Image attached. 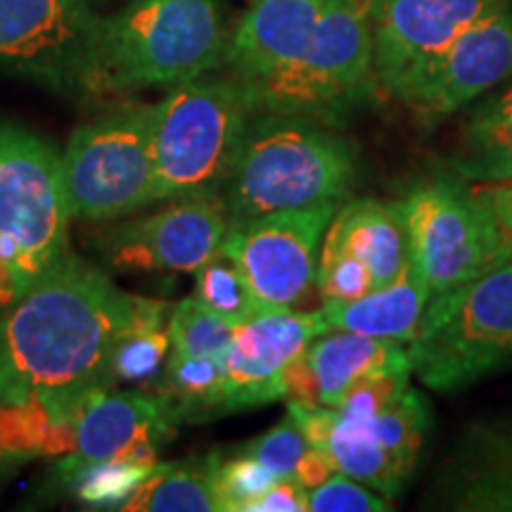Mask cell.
I'll list each match as a JSON object with an SVG mask.
<instances>
[{
  "label": "cell",
  "mask_w": 512,
  "mask_h": 512,
  "mask_svg": "<svg viewBox=\"0 0 512 512\" xmlns=\"http://www.w3.org/2000/svg\"><path fill=\"white\" fill-rule=\"evenodd\" d=\"M195 297L233 325H242L268 311L256 299L245 273L221 252L195 271Z\"/></svg>",
  "instance_id": "27"
},
{
  "label": "cell",
  "mask_w": 512,
  "mask_h": 512,
  "mask_svg": "<svg viewBox=\"0 0 512 512\" xmlns=\"http://www.w3.org/2000/svg\"><path fill=\"white\" fill-rule=\"evenodd\" d=\"M408 351L420 382L444 394L512 368V261L434 294Z\"/></svg>",
  "instance_id": "5"
},
{
  "label": "cell",
  "mask_w": 512,
  "mask_h": 512,
  "mask_svg": "<svg viewBox=\"0 0 512 512\" xmlns=\"http://www.w3.org/2000/svg\"><path fill=\"white\" fill-rule=\"evenodd\" d=\"M287 408H290L287 413L302 427L309 446L328 453L337 472L380 491L389 501L401 494L406 477L387 456V451L368 437L361 422L328 406L304 408L287 403Z\"/></svg>",
  "instance_id": "20"
},
{
  "label": "cell",
  "mask_w": 512,
  "mask_h": 512,
  "mask_svg": "<svg viewBox=\"0 0 512 512\" xmlns=\"http://www.w3.org/2000/svg\"><path fill=\"white\" fill-rule=\"evenodd\" d=\"M377 86L399 95L456 38L508 0H366Z\"/></svg>",
  "instance_id": "12"
},
{
  "label": "cell",
  "mask_w": 512,
  "mask_h": 512,
  "mask_svg": "<svg viewBox=\"0 0 512 512\" xmlns=\"http://www.w3.org/2000/svg\"><path fill=\"white\" fill-rule=\"evenodd\" d=\"M169 304L119 290L100 268L67 252L0 318V403L41 401L72 418L133 332L162 328Z\"/></svg>",
  "instance_id": "1"
},
{
  "label": "cell",
  "mask_w": 512,
  "mask_h": 512,
  "mask_svg": "<svg viewBox=\"0 0 512 512\" xmlns=\"http://www.w3.org/2000/svg\"><path fill=\"white\" fill-rule=\"evenodd\" d=\"M358 422L368 432V437L387 451V456L394 460L401 475L406 479L411 477L427 427H430V408H427L422 394L408 384L382 411Z\"/></svg>",
  "instance_id": "25"
},
{
  "label": "cell",
  "mask_w": 512,
  "mask_h": 512,
  "mask_svg": "<svg viewBox=\"0 0 512 512\" xmlns=\"http://www.w3.org/2000/svg\"><path fill=\"white\" fill-rule=\"evenodd\" d=\"M328 235L358 256L375 287L392 283L408 261V235L394 202L356 200L332 216Z\"/></svg>",
  "instance_id": "23"
},
{
  "label": "cell",
  "mask_w": 512,
  "mask_h": 512,
  "mask_svg": "<svg viewBox=\"0 0 512 512\" xmlns=\"http://www.w3.org/2000/svg\"><path fill=\"white\" fill-rule=\"evenodd\" d=\"M434 489V508L512 512V420L472 425Z\"/></svg>",
  "instance_id": "17"
},
{
  "label": "cell",
  "mask_w": 512,
  "mask_h": 512,
  "mask_svg": "<svg viewBox=\"0 0 512 512\" xmlns=\"http://www.w3.org/2000/svg\"><path fill=\"white\" fill-rule=\"evenodd\" d=\"M332 0H256L228 38L226 62L240 83L259 81L302 53Z\"/></svg>",
  "instance_id": "18"
},
{
  "label": "cell",
  "mask_w": 512,
  "mask_h": 512,
  "mask_svg": "<svg viewBox=\"0 0 512 512\" xmlns=\"http://www.w3.org/2000/svg\"><path fill=\"white\" fill-rule=\"evenodd\" d=\"M335 211L337 202H320L233 223L221 254L245 273L268 311L292 309L316 280L320 245Z\"/></svg>",
  "instance_id": "11"
},
{
  "label": "cell",
  "mask_w": 512,
  "mask_h": 512,
  "mask_svg": "<svg viewBox=\"0 0 512 512\" xmlns=\"http://www.w3.org/2000/svg\"><path fill=\"white\" fill-rule=\"evenodd\" d=\"M330 325L323 311H266L238 325L216 394L214 411L230 413L285 399V370ZM211 411V413H214Z\"/></svg>",
  "instance_id": "15"
},
{
  "label": "cell",
  "mask_w": 512,
  "mask_h": 512,
  "mask_svg": "<svg viewBox=\"0 0 512 512\" xmlns=\"http://www.w3.org/2000/svg\"><path fill=\"white\" fill-rule=\"evenodd\" d=\"M306 491L297 479H280L247 505L245 512H304Z\"/></svg>",
  "instance_id": "38"
},
{
  "label": "cell",
  "mask_w": 512,
  "mask_h": 512,
  "mask_svg": "<svg viewBox=\"0 0 512 512\" xmlns=\"http://www.w3.org/2000/svg\"><path fill=\"white\" fill-rule=\"evenodd\" d=\"M69 219L60 152L0 121V313L69 252Z\"/></svg>",
  "instance_id": "4"
},
{
  "label": "cell",
  "mask_w": 512,
  "mask_h": 512,
  "mask_svg": "<svg viewBox=\"0 0 512 512\" xmlns=\"http://www.w3.org/2000/svg\"><path fill=\"white\" fill-rule=\"evenodd\" d=\"M228 230L219 195L185 197L159 214L107 230L100 249L121 271L195 273L221 252Z\"/></svg>",
  "instance_id": "13"
},
{
  "label": "cell",
  "mask_w": 512,
  "mask_h": 512,
  "mask_svg": "<svg viewBox=\"0 0 512 512\" xmlns=\"http://www.w3.org/2000/svg\"><path fill=\"white\" fill-rule=\"evenodd\" d=\"M76 448V430L72 418H55L46 434L43 453L46 456H69Z\"/></svg>",
  "instance_id": "40"
},
{
  "label": "cell",
  "mask_w": 512,
  "mask_h": 512,
  "mask_svg": "<svg viewBox=\"0 0 512 512\" xmlns=\"http://www.w3.org/2000/svg\"><path fill=\"white\" fill-rule=\"evenodd\" d=\"M316 285L325 302H344V299L363 297L375 287L368 266L358 256L351 254L342 242L328 235V230H325L318 254Z\"/></svg>",
  "instance_id": "30"
},
{
  "label": "cell",
  "mask_w": 512,
  "mask_h": 512,
  "mask_svg": "<svg viewBox=\"0 0 512 512\" xmlns=\"http://www.w3.org/2000/svg\"><path fill=\"white\" fill-rule=\"evenodd\" d=\"M169 347V332H162V328L128 335L112 356L110 384L119 380H143V377L155 375L162 368Z\"/></svg>",
  "instance_id": "35"
},
{
  "label": "cell",
  "mask_w": 512,
  "mask_h": 512,
  "mask_svg": "<svg viewBox=\"0 0 512 512\" xmlns=\"http://www.w3.org/2000/svg\"><path fill=\"white\" fill-rule=\"evenodd\" d=\"M72 420L76 448L57 463V475L69 484H74L83 470L117 458L128 448L138 444L159 446L174 434L181 415L159 394L95 389L76 406Z\"/></svg>",
  "instance_id": "16"
},
{
  "label": "cell",
  "mask_w": 512,
  "mask_h": 512,
  "mask_svg": "<svg viewBox=\"0 0 512 512\" xmlns=\"http://www.w3.org/2000/svg\"><path fill=\"white\" fill-rule=\"evenodd\" d=\"M470 188L501 240L505 256L512 261V178L501 183H472Z\"/></svg>",
  "instance_id": "37"
},
{
  "label": "cell",
  "mask_w": 512,
  "mask_h": 512,
  "mask_svg": "<svg viewBox=\"0 0 512 512\" xmlns=\"http://www.w3.org/2000/svg\"><path fill=\"white\" fill-rule=\"evenodd\" d=\"M221 380V358L185 356L174 351L162 375V382H159L157 394L164 396L181 418H188L192 413H211Z\"/></svg>",
  "instance_id": "26"
},
{
  "label": "cell",
  "mask_w": 512,
  "mask_h": 512,
  "mask_svg": "<svg viewBox=\"0 0 512 512\" xmlns=\"http://www.w3.org/2000/svg\"><path fill=\"white\" fill-rule=\"evenodd\" d=\"M219 0H131L100 17L88 93L181 86L202 79L226 57Z\"/></svg>",
  "instance_id": "3"
},
{
  "label": "cell",
  "mask_w": 512,
  "mask_h": 512,
  "mask_svg": "<svg viewBox=\"0 0 512 512\" xmlns=\"http://www.w3.org/2000/svg\"><path fill=\"white\" fill-rule=\"evenodd\" d=\"M252 117L240 81H190L150 107L155 202L219 195Z\"/></svg>",
  "instance_id": "6"
},
{
  "label": "cell",
  "mask_w": 512,
  "mask_h": 512,
  "mask_svg": "<svg viewBox=\"0 0 512 512\" xmlns=\"http://www.w3.org/2000/svg\"><path fill=\"white\" fill-rule=\"evenodd\" d=\"M430 299V285L408 256L406 266L392 283L373 287L356 299L325 302L320 311L330 330H349L358 335L399 339L408 344L418 332V323Z\"/></svg>",
  "instance_id": "21"
},
{
  "label": "cell",
  "mask_w": 512,
  "mask_h": 512,
  "mask_svg": "<svg viewBox=\"0 0 512 512\" xmlns=\"http://www.w3.org/2000/svg\"><path fill=\"white\" fill-rule=\"evenodd\" d=\"M394 204L406 226L408 256L432 297L510 261L482 204L458 176L422 178Z\"/></svg>",
  "instance_id": "8"
},
{
  "label": "cell",
  "mask_w": 512,
  "mask_h": 512,
  "mask_svg": "<svg viewBox=\"0 0 512 512\" xmlns=\"http://www.w3.org/2000/svg\"><path fill=\"white\" fill-rule=\"evenodd\" d=\"M408 384H411V373H406V370H401V373H382L366 377V380L358 382L356 387L344 396L342 403L337 406V411L349 415V418L366 420L377 411H382L389 401H394Z\"/></svg>",
  "instance_id": "36"
},
{
  "label": "cell",
  "mask_w": 512,
  "mask_h": 512,
  "mask_svg": "<svg viewBox=\"0 0 512 512\" xmlns=\"http://www.w3.org/2000/svg\"><path fill=\"white\" fill-rule=\"evenodd\" d=\"M62 176L72 219H121L155 202L150 107L76 128L62 152Z\"/></svg>",
  "instance_id": "9"
},
{
  "label": "cell",
  "mask_w": 512,
  "mask_h": 512,
  "mask_svg": "<svg viewBox=\"0 0 512 512\" xmlns=\"http://www.w3.org/2000/svg\"><path fill=\"white\" fill-rule=\"evenodd\" d=\"M366 0H332L302 53L264 79L240 83L252 114L337 119L375 86Z\"/></svg>",
  "instance_id": "7"
},
{
  "label": "cell",
  "mask_w": 512,
  "mask_h": 512,
  "mask_svg": "<svg viewBox=\"0 0 512 512\" xmlns=\"http://www.w3.org/2000/svg\"><path fill=\"white\" fill-rule=\"evenodd\" d=\"M152 467L128 463L121 458L102 460V463L88 467L76 477V496L93 508L121 510L128 498L136 494L138 486L145 482Z\"/></svg>",
  "instance_id": "29"
},
{
  "label": "cell",
  "mask_w": 512,
  "mask_h": 512,
  "mask_svg": "<svg viewBox=\"0 0 512 512\" xmlns=\"http://www.w3.org/2000/svg\"><path fill=\"white\" fill-rule=\"evenodd\" d=\"M356 183V150L318 119L252 114L226 190L230 226L280 209L339 202Z\"/></svg>",
  "instance_id": "2"
},
{
  "label": "cell",
  "mask_w": 512,
  "mask_h": 512,
  "mask_svg": "<svg viewBox=\"0 0 512 512\" xmlns=\"http://www.w3.org/2000/svg\"><path fill=\"white\" fill-rule=\"evenodd\" d=\"M219 463V453L190 463H157L121 510L221 512L214 484Z\"/></svg>",
  "instance_id": "24"
},
{
  "label": "cell",
  "mask_w": 512,
  "mask_h": 512,
  "mask_svg": "<svg viewBox=\"0 0 512 512\" xmlns=\"http://www.w3.org/2000/svg\"><path fill=\"white\" fill-rule=\"evenodd\" d=\"M389 503L380 491L342 472L306 491V510L311 512H387L392 510Z\"/></svg>",
  "instance_id": "33"
},
{
  "label": "cell",
  "mask_w": 512,
  "mask_h": 512,
  "mask_svg": "<svg viewBox=\"0 0 512 512\" xmlns=\"http://www.w3.org/2000/svg\"><path fill=\"white\" fill-rule=\"evenodd\" d=\"M512 76V5L472 24L396 95L432 126Z\"/></svg>",
  "instance_id": "14"
},
{
  "label": "cell",
  "mask_w": 512,
  "mask_h": 512,
  "mask_svg": "<svg viewBox=\"0 0 512 512\" xmlns=\"http://www.w3.org/2000/svg\"><path fill=\"white\" fill-rule=\"evenodd\" d=\"M8 456H5V451H3V446H0V465H3V463H8Z\"/></svg>",
  "instance_id": "41"
},
{
  "label": "cell",
  "mask_w": 512,
  "mask_h": 512,
  "mask_svg": "<svg viewBox=\"0 0 512 512\" xmlns=\"http://www.w3.org/2000/svg\"><path fill=\"white\" fill-rule=\"evenodd\" d=\"M448 166L465 183H501L512 178V83L467 114Z\"/></svg>",
  "instance_id": "22"
},
{
  "label": "cell",
  "mask_w": 512,
  "mask_h": 512,
  "mask_svg": "<svg viewBox=\"0 0 512 512\" xmlns=\"http://www.w3.org/2000/svg\"><path fill=\"white\" fill-rule=\"evenodd\" d=\"M238 325L207 309L197 297H188L171 309L169 339L176 354L209 356L226 361Z\"/></svg>",
  "instance_id": "28"
},
{
  "label": "cell",
  "mask_w": 512,
  "mask_h": 512,
  "mask_svg": "<svg viewBox=\"0 0 512 512\" xmlns=\"http://www.w3.org/2000/svg\"><path fill=\"white\" fill-rule=\"evenodd\" d=\"M335 465L328 458V453H323L320 448L309 446L304 451L302 460H299L297 472H294V479L304 486V489H313V486L323 484L325 479H330L335 475Z\"/></svg>",
  "instance_id": "39"
},
{
  "label": "cell",
  "mask_w": 512,
  "mask_h": 512,
  "mask_svg": "<svg viewBox=\"0 0 512 512\" xmlns=\"http://www.w3.org/2000/svg\"><path fill=\"white\" fill-rule=\"evenodd\" d=\"M275 482H280V479L247 453L221 460L214 479L221 512H245L247 505L264 494L266 489H271Z\"/></svg>",
  "instance_id": "32"
},
{
  "label": "cell",
  "mask_w": 512,
  "mask_h": 512,
  "mask_svg": "<svg viewBox=\"0 0 512 512\" xmlns=\"http://www.w3.org/2000/svg\"><path fill=\"white\" fill-rule=\"evenodd\" d=\"M306 448H309V441H306L302 427L287 413V418L278 422L271 432L249 441L242 453L266 465L278 479H294V472H297Z\"/></svg>",
  "instance_id": "34"
},
{
  "label": "cell",
  "mask_w": 512,
  "mask_h": 512,
  "mask_svg": "<svg viewBox=\"0 0 512 512\" xmlns=\"http://www.w3.org/2000/svg\"><path fill=\"white\" fill-rule=\"evenodd\" d=\"M306 358L318 384L320 406L337 408L351 389L366 377L382 373H413L411 351L399 339L328 330L306 349Z\"/></svg>",
  "instance_id": "19"
},
{
  "label": "cell",
  "mask_w": 512,
  "mask_h": 512,
  "mask_svg": "<svg viewBox=\"0 0 512 512\" xmlns=\"http://www.w3.org/2000/svg\"><path fill=\"white\" fill-rule=\"evenodd\" d=\"M50 425H53V415L41 401L0 403V446L10 463L43 453Z\"/></svg>",
  "instance_id": "31"
},
{
  "label": "cell",
  "mask_w": 512,
  "mask_h": 512,
  "mask_svg": "<svg viewBox=\"0 0 512 512\" xmlns=\"http://www.w3.org/2000/svg\"><path fill=\"white\" fill-rule=\"evenodd\" d=\"M98 24L91 0H0V74L86 91Z\"/></svg>",
  "instance_id": "10"
}]
</instances>
